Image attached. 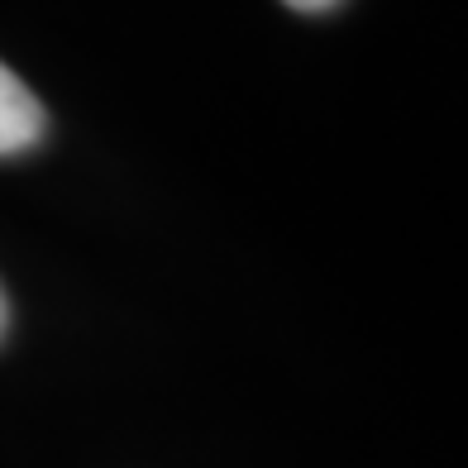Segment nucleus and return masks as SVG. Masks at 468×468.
I'll return each instance as SVG.
<instances>
[{
    "label": "nucleus",
    "mask_w": 468,
    "mask_h": 468,
    "mask_svg": "<svg viewBox=\"0 0 468 468\" xmlns=\"http://www.w3.org/2000/svg\"><path fill=\"white\" fill-rule=\"evenodd\" d=\"M5 325H10V302H5V292H0V335H5Z\"/></svg>",
    "instance_id": "3"
},
{
    "label": "nucleus",
    "mask_w": 468,
    "mask_h": 468,
    "mask_svg": "<svg viewBox=\"0 0 468 468\" xmlns=\"http://www.w3.org/2000/svg\"><path fill=\"white\" fill-rule=\"evenodd\" d=\"M287 10H302V15H321V10H330V5H339V0H282Z\"/></svg>",
    "instance_id": "2"
},
{
    "label": "nucleus",
    "mask_w": 468,
    "mask_h": 468,
    "mask_svg": "<svg viewBox=\"0 0 468 468\" xmlns=\"http://www.w3.org/2000/svg\"><path fill=\"white\" fill-rule=\"evenodd\" d=\"M44 124H48V115L38 105V96L0 62V158L34 148L44 139Z\"/></svg>",
    "instance_id": "1"
}]
</instances>
